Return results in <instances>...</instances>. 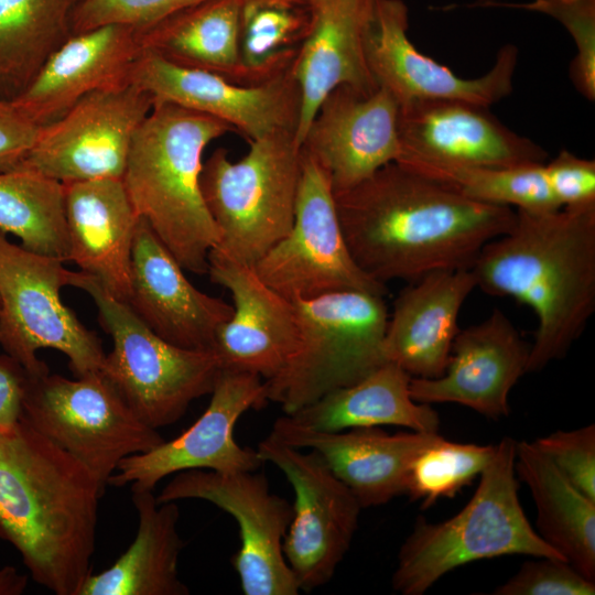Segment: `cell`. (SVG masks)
Here are the masks:
<instances>
[{"instance_id": "1", "label": "cell", "mask_w": 595, "mask_h": 595, "mask_svg": "<svg viewBox=\"0 0 595 595\" xmlns=\"http://www.w3.org/2000/svg\"><path fill=\"white\" fill-rule=\"evenodd\" d=\"M334 197L354 261L382 284L470 269L516 219L512 207L470 199L398 162Z\"/></svg>"}, {"instance_id": "2", "label": "cell", "mask_w": 595, "mask_h": 595, "mask_svg": "<svg viewBox=\"0 0 595 595\" xmlns=\"http://www.w3.org/2000/svg\"><path fill=\"white\" fill-rule=\"evenodd\" d=\"M104 493L79 461L21 419L0 428V540L56 595H78L93 573Z\"/></svg>"}, {"instance_id": "3", "label": "cell", "mask_w": 595, "mask_h": 595, "mask_svg": "<svg viewBox=\"0 0 595 595\" xmlns=\"http://www.w3.org/2000/svg\"><path fill=\"white\" fill-rule=\"evenodd\" d=\"M483 292L510 296L537 317L528 372L565 357L595 311V204L533 213L486 244L470 268Z\"/></svg>"}, {"instance_id": "4", "label": "cell", "mask_w": 595, "mask_h": 595, "mask_svg": "<svg viewBox=\"0 0 595 595\" xmlns=\"http://www.w3.org/2000/svg\"><path fill=\"white\" fill-rule=\"evenodd\" d=\"M234 131L226 122L172 102H153L129 149L122 182L144 218L183 269L204 274L219 230L202 196L206 147Z\"/></svg>"}, {"instance_id": "5", "label": "cell", "mask_w": 595, "mask_h": 595, "mask_svg": "<svg viewBox=\"0 0 595 595\" xmlns=\"http://www.w3.org/2000/svg\"><path fill=\"white\" fill-rule=\"evenodd\" d=\"M516 445L509 436L495 444L474 495L456 515L441 522L418 518L398 552L391 578L397 593L422 595L451 571L484 559L522 554L564 560L524 515Z\"/></svg>"}, {"instance_id": "6", "label": "cell", "mask_w": 595, "mask_h": 595, "mask_svg": "<svg viewBox=\"0 0 595 595\" xmlns=\"http://www.w3.org/2000/svg\"><path fill=\"white\" fill-rule=\"evenodd\" d=\"M298 340L284 367L264 380L268 401L284 414L351 386L388 363L383 339L389 318L382 295L338 291L292 301Z\"/></svg>"}, {"instance_id": "7", "label": "cell", "mask_w": 595, "mask_h": 595, "mask_svg": "<svg viewBox=\"0 0 595 595\" xmlns=\"http://www.w3.org/2000/svg\"><path fill=\"white\" fill-rule=\"evenodd\" d=\"M249 143L237 162L216 149L203 163L199 185L220 235L210 251L255 266L292 227L301 147L293 132Z\"/></svg>"}, {"instance_id": "8", "label": "cell", "mask_w": 595, "mask_h": 595, "mask_svg": "<svg viewBox=\"0 0 595 595\" xmlns=\"http://www.w3.org/2000/svg\"><path fill=\"white\" fill-rule=\"evenodd\" d=\"M74 286L91 296L112 338L100 371L142 422L155 430L171 425L194 400L210 394L220 371L213 350L164 340L85 272L79 271Z\"/></svg>"}, {"instance_id": "9", "label": "cell", "mask_w": 595, "mask_h": 595, "mask_svg": "<svg viewBox=\"0 0 595 595\" xmlns=\"http://www.w3.org/2000/svg\"><path fill=\"white\" fill-rule=\"evenodd\" d=\"M19 419L79 461L104 489L122 459L164 441L100 370L74 379L25 371Z\"/></svg>"}, {"instance_id": "10", "label": "cell", "mask_w": 595, "mask_h": 595, "mask_svg": "<svg viewBox=\"0 0 595 595\" xmlns=\"http://www.w3.org/2000/svg\"><path fill=\"white\" fill-rule=\"evenodd\" d=\"M78 273L0 231V346L30 375L50 370L36 356L42 348L64 354L74 377L104 365L100 339L61 300L62 288L74 286Z\"/></svg>"}, {"instance_id": "11", "label": "cell", "mask_w": 595, "mask_h": 595, "mask_svg": "<svg viewBox=\"0 0 595 595\" xmlns=\"http://www.w3.org/2000/svg\"><path fill=\"white\" fill-rule=\"evenodd\" d=\"M253 267L262 281L291 301L338 291L388 293L386 284L354 261L328 175L302 148L292 227Z\"/></svg>"}, {"instance_id": "12", "label": "cell", "mask_w": 595, "mask_h": 595, "mask_svg": "<svg viewBox=\"0 0 595 595\" xmlns=\"http://www.w3.org/2000/svg\"><path fill=\"white\" fill-rule=\"evenodd\" d=\"M257 451L293 488V519L283 540V554L300 591H314L332 580L344 560L363 507L315 451L305 452L271 433L259 442Z\"/></svg>"}, {"instance_id": "13", "label": "cell", "mask_w": 595, "mask_h": 595, "mask_svg": "<svg viewBox=\"0 0 595 595\" xmlns=\"http://www.w3.org/2000/svg\"><path fill=\"white\" fill-rule=\"evenodd\" d=\"M206 500L238 523L240 548L231 563L246 595H296L299 585L283 554V540L293 519V505L271 493L257 470L223 474L188 469L174 474L158 502Z\"/></svg>"}, {"instance_id": "14", "label": "cell", "mask_w": 595, "mask_h": 595, "mask_svg": "<svg viewBox=\"0 0 595 595\" xmlns=\"http://www.w3.org/2000/svg\"><path fill=\"white\" fill-rule=\"evenodd\" d=\"M152 107V96L131 83L93 91L40 128L20 167L61 183L122 178L132 138Z\"/></svg>"}, {"instance_id": "15", "label": "cell", "mask_w": 595, "mask_h": 595, "mask_svg": "<svg viewBox=\"0 0 595 595\" xmlns=\"http://www.w3.org/2000/svg\"><path fill=\"white\" fill-rule=\"evenodd\" d=\"M267 402L260 376L220 368L209 404L193 425L171 441L122 459L108 485L153 490L163 478L188 469L223 474L258 470L264 461L257 448L240 446L234 430L245 412Z\"/></svg>"}, {"instance_id": "16", "label": "cell", "mask_w": 595, "mask_h": 595, "mask_svg": "<svg viewBox=\"0 0 595 595\" xmlns=\"http://www.w3.org/2000/svg\"><path fill=\"white\" fill-rule=\"evenodd\" d=\"M292 69L259 85H239L217 74L175 65L142 48L130 83L149 93L153 102H172L208 115L250 141L296 133L301 90Z\"/></svg>"}, {"instance_id": "17", "label": "cell", "mask_w": 595, "mask_h": 595, "mask_svg": "<svg viewBox=\"0 0 595 595\" xmlns=\"http://www.w3.org/2000/svg\"><path fill=\"white\" fill-rule=\"evenodd\" d=\"M408 9L401 0H377L365 37L369 71L399 106L421 99H456L488 107L512 91L518 50L501 47L485 75L466 79L410 42Z\"/></svg>"}, {"instance_id": "18", "label": "cell", "mask_w": 595, "mask_h": 595, "mask_svg": "<svg viewBox=\"0 0 595 595\" xmlns=\"http://www.w3.org/2000/svg\"><path fill=\"white\" fill-rule=\"evenodd\" d=\"M399 104L385 88L338 86L322 101L301 148L326 172L334 193L348 190L401 152Z\"/></svg>"}, {"instance_id": "19", "label": "cell", "mask_w": 595, "mask_h": 595, "mask_svg": "<svg viewBox=\"0 0 595 595\" xmlns=\"http://www.w3.org/2000/svg\"><path fill=\"white\" fill-rule=\"evenodd\" d=\"M398 132L405 158L488 167L545 163L547 151L521 137L488 107L456 99H421L399 106ZM396 161V162H397Z\"/></svg>"}, {"instance_id": "20", "label": "cell", "mask_w": 595, "mask_h": 595, "mask_svg": "<svg viewBox=\"0 0 595 595\" xmlns=\"http://www.w3.org/2000/svg\"><path fill=\"white\" fill-rule=\"evenodd\" d=\"M530 344L495 309L483 322L458 331L444 372L410 380V394L421 403H457L489 419L510 413L508 397L528 372Z\"/></svg>"}, {"instance_id": "21", "label": "cell", "mask_w": 595, "mask_h": 595, "mask_svg": "<svg viewBox=\"0 0 595 595\" xmlns=\"http://www.w3.org/2000/svg\"><path fill=\"white\" fill-rule=\"evenodd\" d=\"M207 272L232 299V314L217 328L212 347L220 368L272 378L296 345L294 303L262 281L253 266L215 251L208 255Z\"/></svg>"}, {"instance_id": "22", "label": "cell", "mask_w": 595, "mask_h": 595, "mask_svg": "<svg viewBox=\"0 0 595 595\" xmlns=\"http://www.w3.org/2000/svg\"><path fill=\"white\" fill-rule=\"evenodd\" d=\"M164 340L188 349L212 350L217 328L232 305L195 288L149 223L137 224L126 302Z\"/></svg>"}, {"instance_id": "23", "label": "cell", "mask_w": 595, "mask_h": 595, "mask_svg": "<svg viewBox=\"0 0 595 595\" xmlns=\"http://www.w3.org/2000/svg\"><path fill=\"white\" fill-rule=\"evenodd\" d=\"M141 52L139 31L130 25L106 24L73 34L11 101L32 122L46 126L86 95L130 84Z\"/></svg>"}, {"instance_id": "24", "label": "cell", "mask_w": 595, "mask_h": 595, "mask_svg": "<svg viewBox=\"0 0 595 595\" xmlns=\"http://www.w3.org/2000/svg\"><path fill=\"white\" fill-rule=\"evenodd\" d=\"M270 433L294 447L315 451L363 509L405 495L412 462L442 436L411 430L389 434L379 426L323 432L300 426L285 414L274 421Z\"/></svg>"}, {"instance_id": "25", "label": "cell", "mask_w": 595, "mask_h": 595, "mask_svg": "<svg viewBox=\"0 0 595 595\" xmlns=\"http://www.w3.org/2000/svg\"><path fill=\"white\" fill-rule=\"evenodd\" d=\"M377 0H315L312 23L293 64L301 90L295 139L303 137L325 97L338 86L363 93L378 88L365 54V37Z\"/></svg>"}, {"instance_id": "26", "label": "cell", "mask_w": 595, "mask_h": 595, "mask_svg": "<svg viewBox=\"0 0 595 595\" xmlns=\"http://www.w3.org/2000/svg\"><path fill=\"white\" fill-rule=\"evenodd\" d=\"M475 288L470 269L437 270L410 282L399 293L388 318L386 360L411 377H440L459 331V311Z\"/></svg>"}, {"instance_id": "27", "label": "cell", "mask_w": 595, "mask_h": 595, "mask_svg": "<svg viewBox=\"0 0 595 595\" xmlns=\"http://www.w3.org/2000/svg\"><path fill=\"white\" fill-rule=\"evenodd\" d=\"M64 184L69 261L127 302L134 230L139 221L122 178Z\"/></svg>"}, {"instance_id": "28", "label": "cell", "mask_w": 595, "mask_h": 595, "mask_svg": "<svg viewBox=\"0 0 595 595\" xmlns=\"http://www.w3.org/2000/svg\"><path fill=\"white\" fill-rule=\"evenodd\" d=\"M138 530L127 551L107 570L90 574L78 595H187L178 577L184 547L176 501L158 502L150 489H131Z\"/></svg>"}, {"instance_id": "29", "label": "cell", "mask_w": 595, "mask_h": 595, "mask_svg": "<svg viewBox=\"0 0 595 595\" xmlns=\"http://www.w3.org/2000/svg\"><path fill=\"white\" fill-rule=\"evenodd\" d=\"M411 378L388 361L358 382L333 390L285 415L300 426L323 432L397 425L436 433L441 425L439 412L432 404L412 399Z\"/></svg>"}, {"instance_id": "30", "label": "cell", "mask_w": 595, "mask_h": 595, "mask_svg": "<svg viewBox=\"0 0 595 595\" xmlns=\"http://www.w3.org/2000/svg\"><path fill=\"white\" fill-rule=\"evenodd\" d=\"M515 469L536 507V531L595 582V501L575 488L532 442L517 441Z\"/></svg>"}, {"instance_id": "31", "label": "cell", "mask_w": 595, "mask_h": 595, "mask_svg": "<svg viewBox=\"0 0 595 595\" xmlns=\"http://www.w3.org/2000/svg\"><path fill=\"white\" fill-rule=\"evenodd\" d=\"M244 0H204L140 31V43L175 65L246 85L239 37Z\"/></svg>"}, {"instance_id": "32", "label": "cell", "mask_w": 595, "mask_h": 595, "mask_svg": "<svg viewBox=\"0 0 595 595\" xmlns=\"http://www.w3.org/2000/svg\"><path fill=\"white\" fill-rule=\"evenodd\" d=\"M82 0H0V98L13 100L72 32Z\"/></svg>"}, {"instance_id": "33", "label": "cell", "mask_w": 595, "mask_h": 595, "mask_svg": "<svg viewBox=\"0 0 595 595\" xmlns=\"http://www.w3.org/2000/svg\"><path fill=\"white\" fill-rule=\"evenodd\" d=\"M0 231L32 252L69 261L64 184L23 167L0 172Z\"/></svg>"}, {"instance_id": "34", "label": "cell", "mask_w": 595, "mask_h": 595, "mask_svg": "<svg viewBox=\"0 0 595 595\" xmlns=\"http://www.w3.org/2000/svg\"><path fill=\"white\" fill-rule=\"evenodd\" d=\"M311 23L310 0H244L239 53L246 85L292 69Z\"/></svg>"}, {"instance_id": "35", "label": "cell", "mask_w": 595, "mask_h": 595, "mask_svg": "<svg viewBox=\"0 0 595 595\" xmlns=\"http://www.w3.org/2000/svg\"><path fill=\"white\" fill-rule=\"evenodd\" d=\"M398 163L470 199L533 213L561 208L547 184L543 164L466 166L405 158Z\"/></svg>"}, {"instance_id": "36", "label": "cell", "mask_w": 595, "mask_h": 595, "mask_svg": "<svg viewBox=\"0 0 595 595\" xmlns=\"http://www.w3.org/2000/svg\"><path fill=\"white\" fill-rule=\"evenodd\" d=\"M494 452L495 444L458 443L441 436L412 462L405 495L421 502V508L451 498L482 474Z\"/></svg>"}, {"instance_id": "37", "label": "cell", "mask_w": 595, "mask_h": 595, "mask_svg": "<svg viewBox=\"0 0 595 595\" xmlns=\"http://www.w3.org/2000/svg\"><path fill=\"white\" fill-rule=\"evenodd\" d=\"M547 13L560 21L575 41L577 53L570 67L576 89L588 100L595 99V0H533L504 4Z\"/></svg>"}, {"instance_id": "38", "label": "cell", "mask_w": 595, "mask_h": 595, "mask_svg": "<svg viewBox=\"0 0 595 595\" xmlns=\"http://www.w3.org/2000/svg\"><path fill=\"white\" fill-rule=\"evenodd\" d=\"M204 0H82L72 19L73 34L106 24H126L139 32Z\"/></svg>"}, {"instance_id": "39", "label": "cell", "mask_w": 595, "mask_h": 595, "mask_svg": "<svg viewBox=\"0 0 595 595\" xmlns=\"http://www.w3.org/2000/svg\"><path fill=\"white\" fill-rule=\"evenodd\" d=\"M532 443L575 488L595 501V424L558 430Z\"/></svg>"}, {"instance_id": "40", "label": "cell", "mask_w": 595, "mask_h": 595, "mask_svg": "<svg viewBox=\"0 0 595 595\" xmlns=\"http://www.w3.org/2000/svg\"><path fill=\"white\" fill-rule=\"evenodd\" d=\"M495 595H594L595 582L569 562L552 558L526 561Z\"/></svg>"}, {"instance_id": "41", "label": "cell", "mask_w": 595, "mask_h": 595, "mask_svg": "<svg viewBox=\"0 0 595 595\" xmlns=\"http://www.w3.org/2000/svg\"><path fill=\"white\" fill-rule=\"evenodd\" d=\"M547 184L561 207L595 204V161L562 150L543 164Z\"/></svg>"}, {"instance_id": "42", "label": "cell", "mask_w": 595, "mask_h": 595, "mask_svg": "<svg viewBox=\"0 0 595 595\" xmlns=\"http://www.w3.org/2000/svg\"><path fill=\"white\" fill-rule=\"evenodd\" d=\"M40 128L11 100L0 98V172L21 166L36 141Z\"/></svg>"}, {"instance_id": "43", "label": "cell", "mask_w": 595, "mask_h": 595, "mask_svg": "<svg viewBox=\"0 0 595 595\" xmlns=\"http://www.w3.org/2000/svg\"><path fill=\"white\" fill-rule=\"evenodd\" d=\"M25 378L24 368L7 354L0 355V428L17 424Z\"/></svg>"}, {"instance_id": "44", "label": "cell", "mask_w": 595, "mask_h": 595, "mask_svg": "<svg viewBox=\"0 0 595 595\" xmlns=\"http://www.w3.org/2000/svg\"><path fill=\"white\" fill-rule=\"evenodd\" d=\"M28 578L12 566L0 570V595H19L26 587Z\"/></svg>"}, {"instance_id": "45", "label": "cell", "mask_w": 595, "mask_h": 595, "mask_svg": "<svg viewBox=\"0 0 595 595\" xmlns=\"http://www.w3.org/2000/svg\"><path fill=\"white\" fill-rule=\"evenodd\" d=\"M313 1H315V0H310V2H313Z\"/></svg>"}]
</instances>
